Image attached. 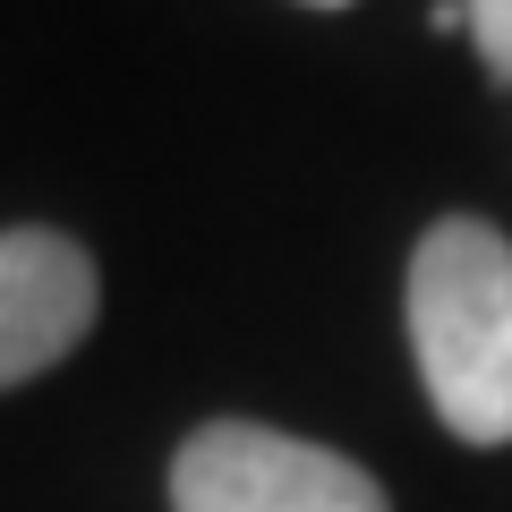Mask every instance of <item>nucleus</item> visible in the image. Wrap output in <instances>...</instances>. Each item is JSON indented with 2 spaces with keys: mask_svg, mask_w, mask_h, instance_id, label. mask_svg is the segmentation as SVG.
I'll return each mask as SVG.
<instances>
[{
  "mask_svg": "<svg viewBox=\"0 0 512 512\" xmlns=\"http://www.w3.org/2000/svg\"><path fill=\"white\" fill-rule=\"evenodd\" d=\"M410 359L461 444H512V239L478 214L410 248Z\"/></svg>",
  "mask_w": 512,
  "mask_h": 512,
  "instance_id": "nucleus-1",
  "label": "nucleus"
},
{
  "mask_svg": "<svg viewBox=\"0 0 512 512\" xmlns=\"http://www.w3.org/2000/svg\"><path fill=\"white\" fill-rule=\"evenodd\" d=\"M171 512H393L350 453L256 419H214L171 461Z\"/></svg>",
  "mask_w": 512,
  "mask_h": 512,
  "instance_id": "nucleus-2",
  "label": "nucleus"
},
{
  "mask_svg": "<svg viewBox=\"0 0 512 512\" xmlns=\"http://www.w3.org/2000/svg\"><path fill=\"white\" fill-rule=\"evenodd\" d=\"M94 308H103V282L69 231H43V222L0 231V393L69 359L94 333Z\"/></svg>",
  "mask_w": 512,
  "mask_h": 512,
  "instance_id": "nucleus-3",
  "label": "nucleus"
},
{
  "mask_svg": "<svg viewBox=\"0 0 512 512\" xmlns=\"http://www.w3.org/2000/svg\"><path fill=\"white\" fill-rule=\"evenodd\" d=\"M461 26H470L487 77H495V86H512V0H461Z\"/></svg>",
  "mask_w": 512,
  "mask_h": 512,
  "instance_id": "nucleus-4",
  "label": "nucleus"
},
{
  "mask_svg": "<svg viewBox=\"0 0 512 512\" xmlns=\"http://www.w3.org/2000/svg\"><path fill=\"white\" fill-rule=\"evenodd\" d=\"M308 9H350V0H308Z\"/></svg>",
  "mask_w": 512,
  "mask_h": 512,
  "instance_id": "nucleus-5",
  "label": "nucleus"
}]
</instances>
